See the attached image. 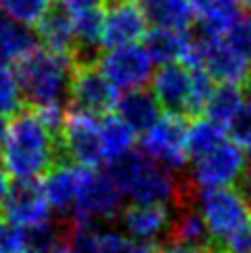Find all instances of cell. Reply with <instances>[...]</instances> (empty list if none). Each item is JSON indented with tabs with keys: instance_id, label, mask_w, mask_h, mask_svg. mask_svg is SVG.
I'll list each match as a JSON object with an SVG mask.
<instances>
[{
	"instance_id": "6da1fadb",
	"label": "cell",
	"mask_w": 251,
	"mask_h": 253,
	"mask_svg": "<svg viewBox=\"0 0 251 253\" xmlns=\"http://www.w3.org/2000/svg\"><path fill=\"white\" fill-rule=\"evenodd\" d=\"M59 159L63 157L57 134L36 111H17L0 144L2 169L15 180H38Z\"/></svg>"
},
{
	"instance_id": "7a4b0ae2",
	"label": "cell",
	"mask_w": 251,
	"mask_h": 253,
	"mask_svg": "<svg viewBox=\"0 0 251 253\" xmlns=\"http://www.w3.org/2000/svg\"><path fill=\"white\" fill-rule=\"evenodd\" d=\"M111 178L115 180L120 193L132 203H174L188 201L191 186H182L176 171L161 166L145 153L130 151L126 157L113 161Z\"/></svg>"
},
{
	"instance_id": "3957f363",
	"label": "cell",
	"mask_w": 251,
	"mask_h": 253,
	"mask_svg": "<svg viewBox=\"0 0 251 253\" xmlns=\"http://www.w3.org/2000/svg\"><path fill=\"white\" fill-rule=\"evenodd\" d=\"M15 76L19 80L23 98L32 105L63 101L67 96L76 61L71 52L36 46L15 63Z\"/></svg>"
},
{
	"instance_id": "277c9868",
	"label": "cell",
	"mask_w": 251,
	"mask_h": 253,
	"mask_svg": "<svg viewBox=\"0 0 251 253\" xmlns=\"http://www.w3.org/2000/svg\"><path fill=\"white\" fill-rule=\"evenodd\" d=\"M188 203L199 211L216 245L218 243L224 245L232 234L243 230L251 220L249 197L232 184L205 186L197 191L191 186Z\"/></svg>"
},
{
	"instance_id": "5b68a950",
	"label": "cell",
	"mask_w": 251,
	"mask_h": 253,
	"mask_svg": "<svg viewBox=\"0 0 251 253\" xmlns=\"http://www.w3.org/2000/svg\"><path fill=\"white\" fill-rule=\"evenodd\" d=\"M122 199L124 195L109 171H98L96 168L86 166L71 207L69 224L92 226L98 222H111L122 211Z\"/></svg>"
},
{
	"instance_id": "8992f818",
	"label": "cell",
	"mask_w": 251,
	"mask_h": 253,
	"mask_svg": "<svg viewBox=\"0 0 251 253\" xmlns=\"http://www.w3.org/2000/svg\"><path fill=\"white\" fill-rule=\"evenodd\" d=\"M186 126L180 113L167 111L166 115H159L155 124L142 132V153L172 171H182L191 161L186 149Z\"/></svg>"
},
{
	"instance_id": "52a82bcc",
	"label": "cell",
	"mask_w": 251,
	"mask_h": 253,
	"mask_svg": "<svg viewBox=\"0 0 251 253\" xmlns=\"http://www.w3.org/2000/svg\"><path fill=\"white\" fill-rule=\"evenodd\" d=\"M191 186H226L241 180L247 166V153L235 140H222L213 149L191 159Z\"/></svg>"
},
{
	"instance_id": "ba28073f",
	"label": "cell",
	"mask_w": 251,
	"mask_h": 253,
	"mask_svg": "<svg viewBox=\"0 0 251 253\" xmlns=\"http://www.w3.org/2000/svg\"><path fill=\"white\" fill-rule=\"evenodd\" d=\"M61 157H69L80 166L96 168L103 164L101 155V115L71 109L59 130Z\"/></svg>"
},
{
	"instance_id": "9c48e42d",
	"label": "cell",
	"mask_w": 251,
	"mask_h": 253,
	"mask_svg": "<svg viewBox=\"0 0 251 253\" xmlns=\"http://www.w3.org/2000/svg\"><path fill=\"white\" fill-rule=\"evenodd\" d=\"M96 65L118 90L142 88L153 76V59L138 42L109 46L96 59Z\"/></svg>"
},
{
	"instance_id": "30bf717a",
	"label": "cell",
	"mask_w": 251,
	"mask_h": 253,
	"mask_svg": "<svg viewBox=\"0 0 251 253\" xmlns=\"http://www.w3.org/2000/svg\"><path fill=\"white\" fill-rule=\"evenodd\" d=\"M67 96L71 101V109L107 115L118 107L120 90L109 82V78L98 69L96 63H84L76 65Z\"/></svg>"
},
{
	"instance_id": "8fae6325",
	"label": "cell",
	"mask_w": 251,
	"mask_h": 253,
	"mask_svg": "<svg viewBox=\"0 0 251 253\" xmlns=\"http://www.w3.org/2000/svg\"><path fill=\"white\" fill-rule=\"evenodd\" d=\"M149 30V17L138 0H107L103 8V38L105 48L140 42Z\"/></svg>"
},
{
	"instance_id": "7c38bea8",
	"label": "cell",
	"mask_w": 251,
	"mask_h": 253,
	"mask_svg": "<svg viewBox=\"0 0 251 253\" xmlns=\"http://www.w3.org/2000/svg\"><path fill=\"white\" fill-rule=\"evenodd\" d=\"M4 220L34 230L52 222V210L36 180H17V186L8 188L2 203Z\"/></svg>"
},
{
	"instance_id": "4fadbf2b",
	"label": "cell",
	"mask_w": 251,
	"mask_h": 253,
	"mask_svg": "<svg viewBox=\"0 0 251 253\" xmlns=\"http://www.w3.org/2000/svg\"><path fill=\"white\" fill-rule=\"evenodd\" d=\"M197 34L201 36L199 67L208 71L213 78V82L243 84L251 61H247L226 38H209V36H203L201 32Z\"/></svg>"
},
{
	"instance_id": "5bb4252c",
	"label": "cell",
	"mask_w": 251,
	"mask_h": 253,
	"mask_svg": "<svg viewBox=\"0 0 251 253\" xmlns=\"http://www.w3.org/2000/svg\"><path fill=\"white\" fill-rule=\"evenodd\" d=\"M172 213L174 211L166 203H134L126 210L122 207L118 220L132 241L151 245V243L167 237Z\"/></svg>"
},
{
	"instance_id": "9a60e30c",
	"label": "cell",
	"mask_w": 251,
	"mask_h": 253,
	"mask_svg": "<svg viewBox=\"0 0 251 253\" xmlns=\"http://www.w3.org/2000/svg\"><path fill=\"white\" fill-rule=\"evenodd\" d=\"M84 169L86 166H80L76 161L74 164H67L65 159H59L48 168L40 186L52 211L71 213V207H74Z\"/></svg>"
},
{
	"instance_id": "2e32d148",
	"label": "cell",
	"mask_w": 251,
	"mask_h": 253,
	"mask_svg": "<svg viewBox=\"0 0 251 253\" xmlns=\"http://www.w3.org/2000/svg\"><path fill=\"white\" fill-rule=\"evenodd\" d=\"M138 243L128 234L111 228L92 226H67V247L71 253H134Z\"/></svg>"
},
{
	"instance_id": "e0dca14e",
	"label": "cell",
	"mask_w": 251,
	"mask_h": 253,
	"mask_svg": "<svg viewBox=\"0 0 251 253\" xmlns=\"http://www.w3.org/2000/svg\"><path fill=\"white\" fill-rule=\"evenodd\" d=\"M153 80V94L166 111L180 113L186 111L188 90H191V67L184 63H161L157 74L151 76Z\"/></svg>"
},
{
	"instance_id": "ac0fdd59",
	"label": "cell",
	"mask_w": 251,
	"mask_h": 253,
	"mask_svg": "<svg viewBox=\"0 0 251 253\" xmlns=\"http://www.w3.org/2000/svg\"><path fill=\"white\" fill-rule=\"evenodd\" d=\"M115 109H118V115L134 132H145L161 115V105L157 101V96L151 90H145V86L126 90V94L120 96Z\"/></svg>"
},
{
	"instance_id": "d6986e66",
	"label": "cell",
	"mask_w": 251,
	"mask_h": 253,
	"mask_svg": "<svg viewBox=\"0 0 251 253\" xmlns=\"http://www.w3.org/2000/svg\"><path fill=\"white\" fill-rule=\"evenodd\" d=\"M166 239L188 243V245H197V247H205V249L218 247L216 243H213L211 234L208 230V226H205L203 218L199 215V211H197L188 201L176 205V213H172V224H169Z\"/></svg>"
},
{
	"instance_id": "ffe728a7",
	"label": "cell",
	"mask_w": 251,
	"mask_h": 253,
	"mask_svg": "<svg viewBox=\"0 0 251 253\" xmlns=\"http://www.w3.org/2000/svg\"><path fill=\"white\" fill-rule=\"evenodd\" d=\"M142 46L147 48V52L153 59V63H172L178 61L182 63L188 42H191V32L188 30H169V28H155L147 30V34L142 36Z\"/></svg>"
},
{
	"instance_id": "44dd1931",
	"label": "cell",
	"mask_w": 251,
	"mask_h": 253,
	"mask_svg": "<svg viewBox=\"0 0 251 253\" xmlns=\"http://www.w3.org/2000/svg\"><path fill=\"white\" fill-rule=\"evenodd\" d=\"M38 46V34L30 25L0 13V63H17Z\"/></svg>"
},
{
	"instance_id": "7402d4cb",
	"label": "cell",
	"mask_w": 251,
	"mask_h": 253,
	"mask_svg": "<svg viewBox=\"0 0 251 253\" xmlns=\"http://www.w3.org/2000/svg\"><path fill=\"white\" fill-rule=\"evenodd\" d=\"M136 132L126 124L120 115L107 113L101 120V155L103 164H113L134 151Z\"/></svg>"
},
{
	"instance_id": "603a6c76",
	"label": "cell",
	"mask_w": 251,
	"mask_h": 253,
	"mask_svg": "<svg viewBox=\"0 0 251 253\" xmlns=\"http://www.w3.org/2000/svg\"><path fill=\"white\" fill-rule=\"evenodd\" d=\"M38 25V40L44 42V46L71 52L74 48V25H71V13L63 8L57 0L52 8L36 23Z\"/></svg>"
},
{
	"instance_id": "cb8c5ba5",
	"label": "cell",
	"mask_w": 251,
	"mask_h": 253,
	"mask_svg": "<svg viewBox=\"0 0 251 253\" xmlns=\"http://www.w3.org/2000/svg\"><path fill=\"white\" fill-rule=\"evenodd\" d=\"M145 13L153 25L169 30H191L197 15L191 0H145Z\"/></svg>"
},
{
	"instance_id": "d4e9b609",
	"label": "cell",
	"mask_w": 251,
	"mask_h": 253,
	"mask_svg": "<svg viewBox=\"0 0 251 253\" xmlns=\"http://www.w3.org/2000/svg\"><path fill=\"white\" fill-rule=\"evenodd\" d=\"M222 140H226V126L211 117H197L191 126H186V149L191 159L213 149Z\"/></svg>"
},
{
	"instance_id": "484cf974",
	"label": "cell",
	"mask_w": 251,
	"mask_h": 253,
	"mask_svg": "<svg viewBox=\"0 0 251 253\" xmlns=\"http://www.w3.org/2000/svg\"><path fill=\"white\" fill-rule=\"evenodd\" d=\"M245 101V92L241 84H224L220 82V86L213 88V92L209 96L208 105H205V113L211 120L220 122L222 126H226L232 115L239 111V107Z\"/></svg>"
},
{
	"instance_id": "4316f807",
	"label": "cell",
	"mask_w": 251,
	"mask_h": 253,
	"mask_svg": "<svg viewBox=\"0 0 251 253\" xmlns=\"http://www.w3.org/2000/svg\"><path fill=\"white\" fill-rule=\"evenodd\" d=\"M52 4H55V0H0L4 15L19 23L30 25V28L50 11Z\"/></svg>"
},
{
	"instance_id": "83f0119b",
	"label": "cell",
	"mask_w": 251,
	"mask_h": 253,
	"mask_svg": "<svg viewBox=\"0 0 251 253\" xmlns=\"http://www.w3.org/2000/svg\"><path fill=\"white\" fill-rule=\"evenodd\" d=\"M213 78L203 67H191V90H188V101L184 115H201L205 111L209 96L213 92Z\"/></svg>"
},
{
	"instance_id": "f1b7e54d",
	"label": "cell",
	"mask_w": 251,
	"mask_h": 253,
	"mask_svg": "<svg viewBox=\"0 0 251 253\" xmlns=\"http://www.w3.org/2000/svg\"><path fill=\"white\" fill-rule=\"evenodd\" d=\"M23 92L15 71L0 63V115H15L23 109Z\"/></svg>"
},
{
	"instance_id": "f546056e",
	"label": "cell",
	"mask_w": 251,
	"mask_h": 253,
	"mask_svg": "<svg viewBox=\"0 0 251 253\" xmlns=\"http://www.w3.org/2000/svg\"><path fill=\"white\" fill-rule=\"evenodd\" d=\"M226 134H230V138L243 149L251 151V98H245L239 111L226 124Z\"/></svg>"
},
{
	"instance_id": "4dcf8cb0",
	"label": "cell",
	"mask_w": 251,
	"mask_h": 253,
	"mask_svg": "<svg viewBox=\"0 0 251 253\" xmlns=\"http://www.w3.org/2000/svg\"><path fill=\"white\" fill-rule=\"evenodd\" d=\"M30 247V232L8 220H0V253H21Z\"/></svg>"
},
{
	"instance_id": "1f68e13d",
	"label": "cell",
	"mask_w": 251,
	"mask_h": 253,
	"mask_svg": "<svg viewBox=\"0 0 251 253\" xmlns=\"http://www.w3.org/2000/svg\"><path fill=\"white\" fill-rule=\"evenodd\" d=\"M232 46H235L247 61H251V17L239 15V19L230 25V30L224 34Z\"/></svg>"
},
{
	"instance_id": "d6a6232c",
	"label": "cell",
	"mask_w": 251,
	"mask_h": 253,
	"mask_svg": "<svg viewBox=\"0 0 251 253\" xmlns=\"http://www.w3.org/2000/svg\"><path fill=\"white\" fill-rule=\"evenodd\" d=\"M224 247H226L228 253H251V220L243 230L232 234V237L224 243Z\"/></svg>"
},
{
	"instance_id": "836d02e7",
	"label": "cell",
	"mask_w": 251,
	"mask_h": 253,
	"mask_svg": "<svg viewBox=\"0 0 251 253\" xmlns=\"http://www.w3.org/2000/svg\"><path fill=\"white\" fill-rule=\"evenodd\" d=\"M157 253H222L220 247H211V249H205V247H197V245H188V243H180V241H169L164 243L159 247Z\"/></svg>"
},
{
	"instance_id": "e575fe53",
	"label": "cell",
	"mask_w": 251,
	"mask_h": 253,
	"mask_svg": "<svg viewBox=\"0 0 251 253\" xmlns=\"http://www.w3.org/2000/svg\"><path fill=\"white\" fill-rule=\"evenodd\" d=\"M57 2L67 8L69 13H78V11H84V8H98V6H105L107 0H57Z\"/></svg>"
},
{
	"instance_id": "d590c367",
	"label": "cell",
	"mask_w": 251,
	"mask_h": 253,
	"mask_svg": "<svg viewBox=\"0 0 251 253\" xmlns=\"http://www.w3.org/2000/svg\"><path fill=\"white\" fill-rule=\"evenodd\" d=\"M8 178H6V171L0 168V207H2V203H4V197H6V193H8Z\"/></svg>"
},
{
	"instance_id": "8d00e7d4",
	"label": "cell",
	"mask_w": 251,
	"mask_h": 253,
	"mask_svg": "<svg viewBox=\"0 0 251 253\" xmlns=\"http://www.w3.org/2000/svg\"><path fill=\"white\" fill-rule=\"evenodd\" d=\"M6 128H8V124H6V115H0V144H2V140H4Z\"/></svg>"
},
{
	"instance_id": "74e56055",
	"label": "cell",
	"mask_w": 251,
	"mask_h": 253,
	"mask_svg": "<svg viewBox=\"0 0 251 253\" xmlns=\"http://www.w3.org/2000/svg\"><path fill=\"white\" fill-rule=\"evenodd\" d=\"M134 253H157L151 245H145V243H138L136 249H134Z\"/></svg>"
},
{
	"instance_id": "f35d334b",
	"label": "cell",
	"mask_w": 251,
	"mask_h": 253,
	"mask_svg": "<svg viewBox=\"0 0 251 253\" xmlns=\"http://www.w3.org/2000/svg\"><path fill=\"white\" fill-rule=\"evenodd\" d=\"M245 86H247V90L251 92V65H249V71H247V76H245V82H243Z\"/></svg>"
},
{
	"instance_id": "ab89813d",
	"label": "cell",
	"mask_w": 251,
	"mask_h": 253,
	"mask_svg": "<svg viewBox=\"0 0 251 253\" xmlns=\"http://www.w3.org/2000/svg\"><path fill=\"white\" fill-rule=\"evenodd\" d=\"M52 253H71V251H69V247H67V241H65V245H61L59 249H55Z\"/></svg>"
},
{
	"instance_id": "60d3db41",
	"label": "cell",
	"mask_w": 251,
	"mask_h": 253,
	"mask_svg": "<svg viewBox=\"0 0 251 253\" xmlns=\"http://www.w3.org/2000/svg\"><path fill=\"white\" fill-rule=\"evenodd\" d=\"M243 2V6H245V11H247V15L251 17V0H241Z\"/></svg>"
},
{
	"instance_id": "b9f144b4",
	"label": "cell",
	"mask_w": 251,
	"mask_h": 253,
	"mask_svg": "<svg viewBox=\"0 0 251 253\" xmlns=\"http://www.w3.org/2000/svg\"><path fill=\"white\" fill-rule=\"evenodd\" d=\"M21 253H44V251H40V249H36V247H28V249H23Z\"/></svg>"
},
{
	"instance_id": "7bdbcfd3",
	"label": "cell",
	"mask_w": 251,
	"mask_h": 253,
	"mask_svg": "<svg viewBox=\"0 0 251 253\" xmlns=\"http://www.w3.org/2000/svg\"><path fill=\"white\" fill-rule=\"evenodd\" d=\"M138 2H145V0H138Z\"/></svg>"
}]
</instances>
